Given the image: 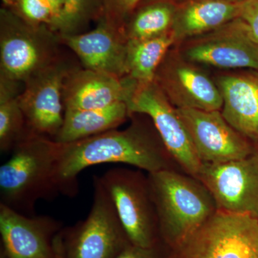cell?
<instances>
[{"mask_svg":"<svg viewBox=\"0 0 258 258\" xmlns=\"http://www.w3.org/2000/svg\"><path fill=\"white\" fill-rule=\"evenodd\" d=\"M130 125L69 144H59L55 181L60 195L76 196L81 171L103 164H123L146 172L181 171L147 115L131 114Z\"/></svg>","mask_w":258,"mask_h":258,"instance_id":"1","label":"cell"},{"mask_svg":"<svg viewBox=\"0 0 258 258\" xmlns=\"http://www.w3.org/2000/svg\"><path fill=\"white\" fill-rule=\"evenodd\" d=\"M59 144L52 139L29 133L0 166V203L34 216L39 200L60 195L55 181Z\"/></svg>","mask_w":258,"mask_h":258,"instance_id":"2","label":"cell"},{"mask_svg":"<svg viewBox=\"0 0 258 258\" xmlns=\"http://www.w3.org/2000/svg\"><path fill=\"white\" fill-rule=\"evenodd\" d=\"M159 235L174 250L217 212L213 197L197 178L183 171L148 173Z\"/></svg>","mask_w":258,"mask_h":258,"instance_id":"3","label":"cell"},{"mask_svg":"<svg viewBox=\"0 0 258 258\" xmlns=\"http://www.w3.org/2000/svg\"><path fill=\"white\" fill-rule=\"evenodd\" d=\"M60 36L47 25L33 26L0 9V76L25 84L59 60Z\"/></svg>","mask_w":258,"mask_h":258,"instance_id":"4","label":"cell"},{"mask_svg":"<svg viewBox=\"0 0 258 258\" xmlns=\"http://www.w3.org/2000/svg\"><path fill=\"white\" fill-rule=\"evenodd\" d=\"M93 180V204L87 217L62 229L64 258H115L132 244L99 176Z\"/></svg>","mask_w":258,"mask_h":258,"instance_id":"5","label":"cell"},{"mask_svg":"<svg viewBox=\"0 0 258 258\" xmlns=\"http://www.w3.org/2000/svg\"><path fill=\"white\" fill-rule=\"evenodd\" d=\"M99 178L131 243L142 247H156L159 224L147 174L140 169L115 167Z\"/></svg>","mask_w":258,"mask_h":258,"instance_id":"6","label":"cell"},{"mask_svg":"<svg viewBox=\"0 0 258 258\" xmlns=\"http://www.w3.org/2000/svg\"><path fill=\"white\" fill-rule=\"evenodd\" d=\"M173 251L174 258H258V220L217 210Z\"/></svg>","mask_w":258,"mask_h":258,"instance_id":"7","label":"cell"},{"mask_svg":"<svg viewBox=\"0 0 258 258\" xmlns=\"http://www.w3.org/2000/svg\"><path fill=\"white\" fill-rule=\"evenodd\" d=\"M80 66V62L64 53L24 84L19 103L30 132L55 139L63 123L64 81Z\"/></svg>","mask_w":258,"mask_h":258,"instance_id":"8","label":"cell"},{"mask_svg":"<svg viewBox=\"0 0 258 258\" xmlns=\"http://www.w3.org/2000/svg\"><path fill=\"white\" fill-rule=\"evenodd\" d=\"M126 104L130 115L140 113L151 118L163 143L180 169L196 177L203 163L195 152L176 108L154 81L138 83Z\"/></svg>","mask_w":258,"mask_h":258,"instance_id":"9","label":"cell"},{"mask_svg":"<svg viewBox=\"0 0 258 258\" xmlns=\"http://www.w3.org/2000/svg\"><path fill=\"white\" fill-rule=\"evenodd\" d=\"M195 178L211 193L218 211L258 220V148L238 160L203 164Z\"/></svg>","mask_w":258,"mask_h":258,"instance_id":"10","label":"cell"},{"mask_svg":"<svg viewBox=\"0 0 258 258\" xmlns=\"http://www.w3.org/2000/svg\"><path fill=\"white\" fill-rule=\"evenodd\" d=\"M186 60L224 71H258V43L234 20L216 30L178 44Z\"/></svg>","mask_w":258,"mask_h":258,"instance_id":"11","label":"cell"},{"mask_svg":"<svg viewBox=\"0 0 258 258\" xmlns=\"http://www.w3.org/2000/svg\"><path fill=\"white\" fill-rule=\"evenodd\" d=\"M154 83L176 108L221 111L220 89L201 66L170 49L156 72Z\"/></svg>","mask_w":258,"mask_h":258,"instance_id":"12","label":"cell"},{"mask_svg":"<svg viewBox=\"0 0 258 258\" xmlns=\"http://www.w3.org/2000/svg\"><path fill=\"white\" fill-rule=\"evenodd\" d=\"M203 164H222L250 155L257 149L225 119L220 111L176 108Z\"/></svg>","mask_w":258,"mask_h":258,"instance_id":"13","label":"cell"},{"mask_svg":"<svg viewBox=\"0 0 258 258\" xmlns=\"http://www.w3.org/2000/svg\"><path fill=\"white\" fill-rule=\"evenodd\" d=\"M60 221L46 215L28 216L0 203L3 258H54Z\"/></svg>","mask_w":258,"mask_h":258,"instance_id":"14","label":"cell"},{"mask_svg":"<svg viewBox=\"0 0 258 258\" xmlns=\"http://www.w3.org/2000/svg\"><path fill=\"white\" fill-rule=\"evenodd\" d=\"M60 36L83 69L119 78L126 76L127 40L103 18L91 31Z\"/></svg>","mask_w":258,"mask_h":258,"instance_id":"15","label":"cell"},{"mask_svg":"<svg viewBox=\"0 0 258 258\" xmlns=\"http://www.w3.org/2000/svg\"><path fill=\"white\" fill-rule=\"evenodd\" d=\"M137 85L128 76L117 77L80 66L64 81V110L95 109L119 102L126 103Z\"/></svg>","mask_w":258,"mask_h":258,"instance_id":"16","label":"cell"},{"mask_svg":"<svg viewBox=\"0 0 258 258\" xmlns=\"http://www.w3.org/2000/svg\"><path fill=\"white\" fill-rule=\"evenodd\" d=\"M214 79L221 93L224 118L258 148V71H228Z\"/></svg>","mask_w":258,"mask_h":258,"instance_id":"17","label":"cell"},{"mask_svg":"<svg viewBox=\"0 0 258 258\" xmlns=\"http://www.w3.org/2000/svg\"><path fill=\"white\" fill-rule=\"evenodd\" d=\"M243 3L185 0L176 5L171 29L176 45L216 30L234 20L240 13Z\"/></svg>","mask_w":258,"mask_h":258,"instance_id":"18","label":"cell"},{"mask_svg":"<svg viewBox=\"0 0 258 258\" xmlns=\"http://www.w3.org/2000/svg\"><path fill=\"white\" fill-rule=\"evenodd\" d=\"M129 116L125 102L95 109H66L63 123L53 140L69 144L95 137L117 128Z\"/></svg>","mask_w":258,"mask_h":258,"instance_id":"19","label":"cell"},{"mask_svg":"<svg viewBox=\"0 0 258 258\" xmlns=\"http://www.w3.org/2000/svg\"><path fill=\"white\" fill-rule=\"evenodd\" d=\"M174 45L171 32L147 40H128L126 76L139 84L153 82L158 68Z\"/></svg>","mask_w":258,"mask_h":258,"instance_id":"20","label":"cell"},{"mask_svg":"<svg viewBox=\"0 0 258 258\" xmlns=\"http://www.w3.org/2000/svg\"><path fill=\"white\" fill-rule=\"evenodd\" d=\"M24 84L0 76V151H13L30 131L19 103Z\"/></svg>","mask_w":258,"mask_h":258,"instance_id":"21","label":"cell"},{"mask_svg":"<svg viewBox=\"0 0 258 258\" xmlns=\"http://www.w3.org/2000/svg\"><path fill=\"white\" fill-rule=\"evenodd\" d=\"M176 9L174 1L140 5L125 24L123 29L125 40H147L171 32Z\"/></svg>","mask_w":258,"mask_h":258,"instance_id":"22","label":"cell"},{"mask_svg":"<svg viewBox=\"0 0 258 258\" xmlns=\"http://www.w3.org/2000/svg\"><path fill=\"white\" fill-rule=\"evenodd\" d=\"M103 16V0H64L56 32L60 35L83 33L90 24L98 23Z\"/></svg>","mask_w":258,"mask_h":258,"instance_id":"23","label":"cell"},{"mask_svg":"<svg viewBox=\"0 0 258 258\" xmlns=\"http://www.w3.org/2000/svg\"><path fill=\"white\" fill-rule=\"evenodd\" d=\"M3 8L33 26L47 25L55 30L56 18L46 0H2Z\"/></svg>","mask_w":258,"mask_h":258,"instance_id":"24","label":"cell"},{"mask_svg":"<svg viewBox=\"0 0 258 258\" xmlns=\"http://www.w3.org/2000/svg\"><path fill=\"white\" fill-rule=\"evenodd\" d=\"M142 0H103V20L108 25L121 34L131 15L142 3Z\"/></svg>","mask_w":258,"mask_h":258,"instance_id":"25","label":"cell"},{"mask_svg":"<svg viewBox=\"0 0 258 258\" xmlns=\"http://www.w3.org/2000/svg\"><path fill=\"white\" fill-rule=\"evenodd\" d=\"M248 36L258 43V0H246L235 18Z\"/></svg>","mask_w":258,"mask_h":258,"instance_id":"26","label":"cell"},{"mask_svg":"<svg viewBox=\"0 0 258 258\" xmlns=\"http://www.w3.org/2000/svg\"><path fill=\"white\" fill-rule=\"evenodd\" d=\"M115 258H160L156 247H142L130 244Z\"/></svg>","mask_w":258,"mask_h":258,"instance_id":"27","label":"cell"},{"mask_svg":"<svg viewBox=\"0 0 258 258\" xmlns=\"http://www.w3.org/2000/svg\"><path fill=\"white\" fill-rule=\"evenodd\" d=\"M54 258H64L62 230L57 234L53 240Z\"/></svg>","mask_w":258,"mask_h":258,"instance_id":"28","label":"cell"},{"mask_svg":"<svg viewBox=\"0 0 258 258\" xmlns=\"http://www.w3.org/2000/svg\"><path fill=\"white\" fill-rule=\"evenodd\" d=\"M47 3L52 7L54 13H55L56 21L55 25V30L56 32V26H57V21L62 12V8H63L64 0H46Z\"/></svg>","mask_w":258,"mask_h":258,"instance_id":"29","label":"cell"},{"mask_svg":"<svg viewBox=\"0 0 258 258\" xmlns=\"http://www.w3.org/2000/svg\"><path fill=\"white\" fill-rule=\"evenodd\" d=\"M161 1H174V0H142V3H140V5H143L146 4H149V3H155V2H161Z\"/></svg>","mask_w":258,"mask_h":258,"instance_id":"30","label":"cell"},{"mask_svg":"<svg viewBox=\"0 0 258 258\" xmlns=\"http://www.w3.org/2000/svg\"><path fill=\"white\" fill-rule=\"evenodd\" d=\"M222 1L227 2L231 3H241L246 1V0H222Z\"/></svg>","mask_w":258,"mask_h":258,"instance_id":"31","label":"cell"}]
</instances>
